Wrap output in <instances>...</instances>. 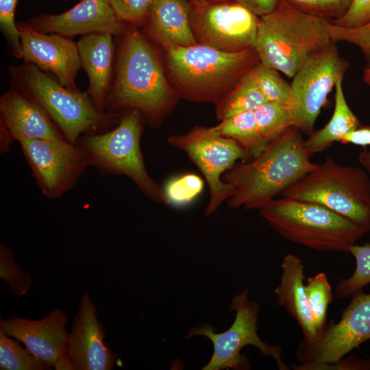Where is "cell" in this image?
<instances>
[{
    "instance_id": "obj_1",
    "label": "cell",
    "mask_w": 370,
    "mask_h": 370,
    "mask_svg": "<svg viewBox=\"0 0 370 370\" xmlns=\"http://www.w3.org/2000/svg\"><path fill=\"white\" fill-rule=\"evenodd\" d=\"M122 36L104 110L111 113L136 110L149 127H158L173 110L179 96L149 37L133 25Z\"/></svg>"
},
{
    "instance_id": "obj_2",
    "label": "cell",
    "mask_w": 370,
    "mask_h": 370,
    "mask_svg": "<svg viewBox=\"0 0 370 370\" xmlns=\"http://www.w3.org/2000/svg\"><path fill=\"white\" fill-rule=\"evenodd\" d=\"M304 141L301 131L293 126L258 156L236 162L223 176L234 188L227 206L260 210L316 169L319 164L310 160Z\"/></svg>"
},
{
    "instance_id": "obj_3",
    "label": "cell",
    "mask_w": 370,
    "mask_h": 370,
    "mask_svg": "<svg viewBox=\"0 0 370 370\" xmlns=\"http://www.w3.org/2000/svg\"><path fill=\"white\" fill-rule=\"evenodd\" d=\"M168 79L179 97L214 104L260 62L255 49L226 52L196 44L166 49Z\"/></svg>"
},
{
    "instance_id": "obj_4",
    "label": "cell",
    "mask_w": 370,
    "mask_h": 370,
    "mask_svg": "<svg viewBox=\"0 0 370 370\" xmlns=\"http://www.w3.org/2000/svg\"><path fill=\"white\" fill-rule=\"evenodd\" d=\"M9 73L11 87L40 106L73 144L85 134L113 128L123 113L99 110L88 91L67 88L34 64L10 66Z\"/></svg>"
},
{
    "instance_id": "obj_5",
    "label": "cell",
    "mask_w": 370,
    "mask_h": 370,
    "mask_svg": "<svg viewBox=\"0 0 370 370\" xmlns=\"http://www.w3.org/2000/svg\"><path fill=\"white\" fill-rule=\"evenodd\" d=\"M328 22L280 0L273 11L259 16L255 49L260 62L293 78L308 58L334 42Z\"/></svg>"
},
{
    "instance_id": "obj_6",
    "label": "cell",
    "mask_w": 370,
    "mask_h": 370,
    "mask_svg": "<svg viewBox=\"0 0 370 370\" xmlns=\"http://www.w3.org/2000/svg\"><path fill=\"white\" fill-rule=\"evenodd\" d=\"M281 236L319 251L348 253L366 232L346 217L320 204L282 197L259 210Z\"/></svg>"
},
{
    "instance_id": "obj_7",
    "label": "cell",
    "mask_w": 370,
    "mask_h": 370,
    "mask_svg": "<svg viewBox=\"0 0 370 370\" xmlns=\"http://www.w3.org/2000/svg\"><path fill=\"white\" fill-rule=\"evenodd\" d=\"M145 121L136 110L123 113L112 129L88 133L77 140L89 166L102 175H125L150 200L168 206L163 187L153 180L145 164L140 139Z\"/></svg>"
},
{
    "instance_id": "obj_8",
    "label": "cell",
    "mask_w": 370,
    "mask_h": 370,
    "mask_svg": "<svg viewBox=\"0 0 370 370\" xmlns=\"http://www.w3.org/2000/svg\"><path fill=\"white\" fill-rule=\"evenodd\" d=\"M282 196L320 204L370 231V177L363 168L328 156Z\"/></svg>"
},
{
    "instance_id": "obj_9",
    "label": "cell",
    "mask_w": 370,
    "mask_h": 370,
    "mask_svg": "<svg viewBox=\"0 0 370 370\" xmlns=\"http://www.w3.org/2000/svg\"><path fill=\"white\" fill-rule=\"evenodd\" d=\"M247 288L233 297L230 312H235V319L227 330L216 333L215 328L205 323L191 328L185 336L189 339L201 335L208 338L213 345V354L203 370L251 369L247 358L241 354L243 347L253 345L257 347L264 357L273 358L280 370L290 368L282 359V347L267 344L262 341L258 334V316L260 305L250 300Z\"/></svg>"
},
{
    "instance_id": "obj_10",
    "label": "cell",
    "mask_w": 370,
    "mask_h": 370,
    "mask_svg": "<svg viewBox=\"0 0 370 370\" xmlns=\"http://www.w3.org/2000/svg\"><path fill=\"white\" fill-rule=\"evenodd\" d=\"M167 143L186 154L204 176L210 198L206 216L216 212L234 193V187L223 176L238 161L251 159L236 140L214 132L210 127L196 125L182 134H173Z\"/></svg>"
},
{
    "instance_id": "obj_11",
    "label": "cell",
    "mask_w": 370,
    "mask_h": 370,
    "mask_svg": "<svg viewBox=\"0 0 370 370\" xmlns=\"http://www.w3.org/2000/svg\"><path fill=\"white\" fill-rule=\"evenodd\" d=\"M370 339V293L362 289L351 296L340 321L325 325L312 342L302 341L295 355L299 365L295 370H312L319 365L334 363Z\"/></svg>"
},
{
    "instance_id": "obj_12",
    "label": "cell",
    "mask_w": 370,
    "mask_h": 370,
    "mask_svg": "<svg viewBox=\"0 0 370 370\" xmlns=\"http://www.w3.org/2000/svg\"><path fill=\"white\" fill-rule=\"evenodd\" d=\"M259 16L232 0L190 2V23L199 44L226 52L255 49Z\"/></svg>"
},
{
    "instance_id": "obj_13",
    "label": "cell",
    "mask_w": 370,
    "mask_h": 370,
    "mask_svg": "<svg viewBox=\"0 0 370 370\" xmlns=\"http://www.w3.org/2000/svg\"><path fill=\"white\" fill-rule=\"evenodd\" d=\"M349 63L338 51L336 42L308 58L292 78L295 102V127L314 132L315 122L327 97L338 80H343Z\"/></svg>"
},
{
    "instance_id": "obj_14",
    "label": "cell",
    "mask_w": 370,
    "mask_h": 370,
    "mask_svg": "<svg viewBox=\"0 0 370 370\" xmlns=\"http://www.w3.org/2000/svg\"><path fill=\"white\" fill-rule=\"evenodd\" d=\"M18 143L38 188L51 199L69 191L89 166L81 149L67 140L24 139Z\"/></svg>"
},
{
    "instance_id": "obj_15",
    "label": "cell",
    "mask_w": 370,
    "mask_h": 370,
    "mask_svg": "<svg viewBox=\"0 0 370 370\" xmlns=\"http://www.w3.org/2000/svg\"><path fill=\"white\" fill-rule=\"evenodd\" d=\"M16 25L24 63L34 64L45 73H52L64 86L78 90L75 79L82 64L77 43L71 38L36 31L23 22Z\"/></svg>"
},
{
    "instance_id": "obj_16",
    "label": "cell",
    "mask_w": 370,
    "mask_h": 370,
    "mask_svg": "<svg viewBox=\"0 0 370 370\" xmlns=\"http://www.w3.org/2000/svg\"><path fill=\"white\" fill-rule=\"evenodd\" d=\"M23 23L36 31L68 38L95 33L119 36L127 27L117 17L110 0H81L66 12L42 13Z\"/></svg>"
},
{
    "instance_id": "obj_17",
    "label": "cell",
    "mask_w": 370,
    "mask_h": 370,
    "mask_svg": "<svg viewBox=\"0 0 370 370\" xmlns=\"http://www.w3.org/2000/svg\"><path fill=\"white\" fill-rule=\"evenodd\" d=\"M106 332L98 321L97 306L84 293L68 334L66 352L75 370H111L117 354L105 343Z\"/></svg>"
},
{
    "instance_id": "obj_18",
    "label": "cell",
    "mask_w": 370,
    "mask_h": 370,
    "mask_svg": "<svg viewBox=\"0 0 370 370\" xmlns=\"http://www.w3.org/2000/svg\"><path fill=\"white\" fill-rule=\"evenodd\" d=\"M66 314L56 308L40 320L13 314L5 319H1L0 329L53 368L59 358L66 353Z\"/></svg>"
},
{
    "instance_id": "obj_19",
    "label": "cell",
    "mask_w": 370,
    "mask_h": 370,
    "mask_svg": "<svg viewBox=\"0 0 370 370\" xmlns=\"http://www.w3.org/2000/svg\"><path fill=\"white\" fill-rule=\"evenodd\" d=\"M0 121L14 140H66L47 112L37 103L10 88L0 97Z\"/></svg>"
},
{
    "instance_id": "obj_20",
    "label": "cell",
    "mask_w": 370,
    "mask_h": 370,
    "mask_svg": "<svg viewBox=\"0 0 370 370\" xmlns=\"http://www.w3.org/2000/svg\"><path fill=\"white\" fill-rule=\"evenodd\" d=\"M113 36L110 33H95L82 36L76 42L82 68L88 78L87 91L101 112H106L105 103L114 77L116 57Z\"/></svg>"
},
{
    "instance_id": "obj_21",
    "label": "cell",
    "mask_w": 370,
    "mask_h": 370,
    "mask_svg": "<svg viewBox=\"0 0 370 370\" xmlns=\"http://www.w3.org/2000/svg\"><path fill=\"white\" fill-rule=\"evenodd\" d=\"M142 27L150 39L166 50L197 44L188 0H156Z\"/></svg>"
},
{
    "instance_id": "obj_22",
    "label": "cell",
    "mask_w": 370,
    "mask_h": 370,
    "mask_svg": "<svg viewBox=\"0 0 370 370\" xmlns=\"http://www.w3.org/2000/svg\"><path fill=\"white\" fill-rule=\"evenodd\" d=\"M281 269L280 280L274 290L277 304L299 325L303 341L312 342L318 333L306 293L303 262L298 256L289 254L284 257Z\"/></svg>"
},
{
    "instance_id": "obj_23",
    "label": "cell",
    "mask_w": 370,
    "mask_h": 370,
    "mask_svg": "<svg viewBox=\"0 0 370 370\" xmlns=\"http://www.w3.org/2000/svg\"><path fill=\"white\" fill-rule=\"evenodd\" d=\"M334 90V109L331 119L322 129L311 134L304 141L310 156L326 150L335 142H341L345 136L361 126L346 101L343 80L336 82Z\"/></svg>"
},
{
    "instance_id": "obj_24",
    "label": "cell",
    "mask_w": 370,
    "mask_h": 370,
    "mask_svg": "<svg viewBox=\"0 0 370 370\" xmlns=\"http://www.w3.org/2000/svg\"><path fill=\"white\" fill-rule=\"evenodd\" d=\"M249 71L215 103L219 121L239 113L255 112L268 101Z\"/></svg>"
},
{
    "instance_id": "obj_25",
    "label": "cell",
    "mask_w": 370,
    "mask_h": 370,
    "mask_svg": "<svg viewBox=\"0 0 370 370\" xmlns=\"http://www.w3.org/2000/svg\"><path fill=\"white\" fill-rule=\"evenodd\" d=\"M211 130L239 143L251 159L260 155L269 145L261 137L255 112L235 114L219 121Z\"/></svg>"
},
{
    "instance_id": "obj_26",
    "label": "cell",
    "mask_w": 370,
    "mask_h": 370,
    "mask_svg": "<svg viewBox=\"0 0 370 370\" xmlns=\"http://www.w3.org/2000/svg\"><path fill=\"white\" fill-rule=\"evenodd\" d=\"M260 134L268 144L286 130L295 127V109L284 104L267 101L255 111Z\"/></svg>"
},
{
    "instance_id": "obj_27",
    "label": "cell",
    "mask_w": 370,
    "mask_h": 370,
    "mask_svg": "<svg viewBox=\"0 0 370 370\" xmlns=\"http://www.w3.org/2000/svg\"><path fill=\"white\" fill-rule=\"evenodd\" d=\"M249 71L268 101L288 106L295 111L291 84L282 78L278 71L259 62Z\"/></svg>"
},
{
    "instance_id": "obj_28",
    "label": "cell",
    "mask_w": 370,
    "mask_h": 370,
    "mask_svg": "<svg viewBox=\"0 0 370 370\" xmlns=\"http://www.w3.org/2000/svg\"><path fill=\"white\" fill-rule=\"evenodd\" d=\"M0 329L1 370H49L53 367Z\"/></svg>"
},
{
    "instance_id": "obj_29",
    "label": "cell",
    "mask_w": 370,
    "mask_h": 370,
    "mask_svg": "<svg viewBox=\"0 0 370 370\" xmlns=\"http://www.w3.org/2000/svg\"><path fill=\"white\" fill-rule=\"evenodd\" d=\"M349 253L354 256L356 267L352 275L341 280L336 286L335 294L340 299L349 297L370 284V243H356L351 247Z\"/></svg>"
},
{
    "instance_id": "obj_30",
    "label": "cell",
    "mask_w": 370,
    "mask_h": 370,
    "mask_svg": "<svg viewBox=\"0 0 370 370\" xmlns=\"http://www.w3.org/2000/svg\"><path fill=\"white\" fill-rule=\"evenodd\" d=\"M305 290L319 335L326 325L327 310L333 300L332 288L325 273H319L307 278Z\"/></svg>"
},
{
    "instance_id": "obj_31",
    "label": "cell",
    "mask_w": 370,
    "mask_h": 370,
    "mask_svg": "<svg viewBox=\"0 0 370 370\" xmlns=\"http://www.w3.org/2000/svg\"><path fill=\"white\" fill-rule=\"evenodd\" d=\"M162 187L168 206L182 207L201 195L204 182L199 175L188 173L170 179Z\"/></svg>"
},
{
    "instance_id": "obj_32",
    "label": "cell",
    "mask_w": 370,
    "mask_h": 370,
    "mask_svg": "<svg viewBox=\"0 0 370 370\" xmlns=\"http://www.w3.org/2000/svg\"><path fill=\"white\" fill-rule=\"evenodd\" d=\"M0 278L6 282L12 293L25 295L32 283V277L15 261L13 251L4 243L0 244Z\"/></svg>"
},
{
    "instance_id": "obj_33",
    "label": "cell",
    "mask_w": 370,
    "mask_h": 370,
    "mask_svg": "<svg viewBox=\"0 0 370 370\" xmlns=\"http://www.w3.org/2000/svg\"><path fill=\"white\" fill-rule=\"evenodd\" d=\"M291 7L328 21L347 13L353 0H282Z\"/></svg>"
},
{
    "instance_id": "obj_34",
    "label": "cell",
    "mask_w": 370,
    "mask_h": 370,
    "mask_svg": "<svg viewBox=\"0 0 370 370\" xmlns=\"http://www.w3.org/2000/svg\"><path fill=\"white\" fill-rule=\"evenodd\" d=\"M327 31L332 41H343L360 48L365 56L367 67H370V22L357 27H344L329 21Z\"/></svg>"
},
{
    "instance_id": "obj_35",
    "label": "cell",
    "mask_w": 370,
    "mask_h": 370,
    "mask_svg": "<svg viewBox=\"0 0 370 370\" xmlns=\"http://www.w3.org/2000/svg\"><path fill=\"white\" fill-rule=\"evenodd\" d=\"M18 0H0V29L4 36L8 52L16 59H22L20 33L14 21Z\"/></svg>"
},
{
    "instance_id": "obj_36",
    "label": "cell",
    "mask_w": 370,
    "mask_h": 370,
    "mask_svg": "<svg viewBox=\"0 0 370 370\" xmlns=\"http://www.w3.org/2000/svg\"><path fill=\"white\" fill-rule=\"evenodd\" d=\"M156 0H110L119 19L129 25L142 26Z\"/></svg>"
},
{
    "instance_id": "obj_37",
    "label": "cell",
    "mask_w": 370,
    "mask_h": 370,
    "mask_svg": "<svg viewBox=\"0 0 370 370\" xmlns=\"http://www.w3.org/2000/svg\"><path fill=\"white\" fill-rule=\"evenodd\" d=\"M330 22L344 27H357L370 22V0H353L345 14Z\"/></svg>"
},
{
    "instance_id": "obj_38",
    "label": "cell",
    "mask_w": 370,
    "mask_h": 370,
    "mask_svg": "<svg viewBox=\"0 0 370 370\" xmlns=\"http://www.w3.org/2000/svg\"><path fill=\"white\" fill-rule=\"evenodd\" d=\"M312 370H370V360L355 356L343 357L332 364L317 365Z\"/></svg>"
},
{
    "instance_id": "obj_39",
    "label": "cell",
    "mask_w": 370,
    "mask_h": 370,
    "mask_svg": "<svg viewBox=\"0 0 370 370\" xmlns=\"http://www.w3.org/2000/svg\"><path fill=\"white\" fill-rule=\"evenodd\" d=\"M244 6L258 16H261L273 11L280 0H232Z\"/></svg>"
},
{
    "instance_id": "obj_40",
    "label": "cell",
    "mask_w": 370,
    "mask_h": 370,
    "mask_svg": "<svg viewBox=\"0 0 370 370\" xmlns=\"http://www.w3.org/2000/svg\"><path fill=\"white\" fill-rule=\"evenodd\" d=\"M340 143L353 144L363 147L370 146V127L361 125L357 130L345 136Z\"/></svg>"
},
{
    "instance_id": "obj_41",
    "label": "cell",
    "mask_w": 370,
    "mask_h": 370,
    "mask_svg": "<svg viewBox=\"0 0 370 370\" xmlns=\"http://www.w3.org/2000/svg\"><path fill=\"white\" fill-rule=\"evenodd\" d=\"M14 139L5 125L0 121V153H6L11 147Z\"/></svg>"
},
{
    "instance_id": "obj_42",
    "label": "cell",
    "mask_w": 370,
    "mask_h": 370,
    "mask_svg": "<svg viewBox=\"0 0 370 370\" xmlns=\"http://www.w3.org/2000/svg\"><path fill=\"white\" fill-rule=\"evenodd\" d=\"M358 160L362 168L370 175V149L364 147L358 155Z\"/></svg>"
},
{
    "instance_id": "obj_43",
    "label": "cell",
    "mask_w": 370,
    "mask_h": 370,
    "mask_svg": "<svg viewBox=\"0 0 370 370\" xmlns=\"http://www.w3.org/2000/svg\"><path fill=\"white\" fill-rule=\"evenodd\" d=\"M53 368L56 370H75L67 352L59 358Z\"/></svg>"
},
{
    "instance_id": "obj_44",
    "label": "cell",
    "mask_w": 370,
    "mask_h": 370,
    "mask_svg": "<svg viewBox=\"0 0 370 370\" xmlns=\"http://www.w3.org/2000/svg\"><path fill=\"white\" fill-rule=\"evenodd\" d=\"M363 80L370 87V67L363 70Z\"/></svg>"
},
{
    "instance_id": "obj_45",
    "label": "cell",
    "mask_w": 370,
    "mask_h": 370,
    "mask_svg": "<svg viewBox=\"0 0 370 370\" xmlns=\"http://www.w3.org/2000/svg\"><path fill=\"white\" fill-rule=\"evenodd\" d=\"M190 2H198V1H202L206 0H188Z\"/></svg>"
}]
</instances>
